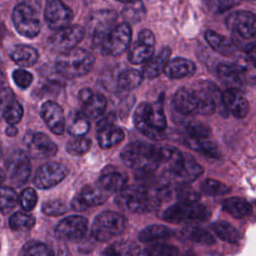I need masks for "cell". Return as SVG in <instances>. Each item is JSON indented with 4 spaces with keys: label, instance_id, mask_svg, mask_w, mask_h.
I'll list each match as a JSON object with an SVG mask.
<instances>
[{
    "label": "cell",
    "instance_id": "cell-17",
    "mask_svg": "<svg viewBox=\"0 0 256 256\" xmlns=\"http://www.w3.org/2000/svg\"><path fill=\"white\" fill-rule=\"evenodd\" d=\"M108 192L98 184L96 186H85L71 202V206L76 211L86 210L91 206H98L105 203L108 199Z\"/></svg>",
    "mask_w": 256,
    "mask_h": 256
},
{
    "label": "cell",
    "instance_id": "cell-39",
    "mask_svg": "<svg viewBox=\"0 0 256 256\" xmlns=\"http://www.w3.org/2000/svg\"><path fill=\"white\" fill-rule=\"evenodd\" d=\"M35 225V218L24 212H16L9 219V226L13 231H28Z\"/></svg>",
    "mask_w": 256,
    "mask_h": 256
},
{
    "label": "cell",
    "instance_id": "cell-33",
    "mask_svg": "<svg viewBox=\"0 0 256 256\" xmlns=\"http://www.w3.org/2000/svg\"><path fill=\"white\" fill-rule=\"evenodd\" d=\"M223 209L235 218H243L251 213V204L240 197H229L222 203Z\"/></svg>",
    "mask_w": 256,
    "mask_h": 256
},
{
    "label": "cell",
    "instance_id": "cell-12",
    "mask_svg": "<svg viewBox=\"0 0 256 256\" xmlns=\"http://www.w3.org/2000/svg\"><path fill=\"white\" fill-rule=\"evenodd\" d=\"M229 30L243 39L256 38V15L250 11H233L226 17Z\"/></svg>",
    "mask_w": 256,
    "mask_h": 256
},
{
    "label": "cell",
    "instance_id": "cell-27",
    "mask_svg": "<svg viewBox=\"0 0 256 256\" xmlns=\"http://www.w3.org/2000/svg\"><path fill=\"white\" fill-rule=\"evenodd\" d=\"M205 39L207 43L213 48L214 51L224 56H232L236 52V46L227 37L212 31L207 30L205 32Z\"/></svg>",
    "mask_w": 256,
    "mask_h": 256
},
{
    "label": "cell",
    "instance_id": "cell-13",
    "mask_svg": "<svg viewBox=\"0 0 256 256\" xmlns=\"http://www.w3.org/2000/svg\"><path fill=\"white\" fill-rule=\"evenodd\" d=\"M73 17V11L62 0H47L44 18L51 29L58 30L70 25Z\"/></svg>",
    "mask_w": 256,
    "mask_h": 256
},
{
    "label": "cell",
    "instance_id": "cell-2",
    "mask_svg": "<svg viewBox=\"0 0 256 256\" xmlns=\"http://www.w3.org/2000/svg\"><path fill=\"white\" fill-rule=\"evenodd\" d=\"M115 16H108L100 21L93 34V41L103 53L109 55H119L123 53L131 42V28L128 23L112 26Z\"/></svg>",
    "mask_w": 256,
    "mask_h": 256
},
{
    "label": "cell",
    "instance_id": "cell-58",
    "mask_svg": "<svg viewBox=\"0 0 256 256\" xmlns=\"http://www.w3.org/2000/svg\"><path fill=\"white\" fill-rule=\"evenodd\" d=\"M3 180H4V172H3V170L0 168V183H1Z\"/></svg>",
    "mask_w": 256,
    "mask_h": 256
},
{
    "label": "cell",
    "instance_id": "cell-50",
    "mask_svg": "<svg viewBox=\"0 0 256 256\" xmlns=\"http://www.w3.org/2000/svg\"><path fill=\"white\" fill-rule=\"evenodd\" d=\"M37 200V193L33 188H25L19 196V203L25 211H31L35 207Z\"/></svg>",
    "mask_w": 256,
    "mask_h": 256
},
{
    "label": "cell",
    "instance_id": "cell-45",
    "mask_svg": "<svg viewBox=\"0 0 256 256\" xmlns=\"http://www.w3.org/2000/svg\"><path fill=\"white\" fill-rule=\"evenodd\" d=\"M186 237L191 241L205 245H213L215 243L214 237L207 230L200 227L189 228L186 231Z\"/></svg>",
    "mask_w": 256,
    "mask_h": 256
},
{
    "label": "cell",
    "instance_id": "cell-42",
    "mask_svg": "<svg viewBox=\"0 0 256 256\" xmlns=\"http://www.w3.org/2000/svg\"><path fill=\"white\" fill-rule=\"evenodd\" d=\"M185 131L188 136L199 139H206L211 135L210 126L202 121L197 120L188 122L185 125Z\"/></svg>",
    "mask_w": 256,
    "mask_h": 256
},
{
    "label": "cell",
    "instance_id": "cell-23",
    "mask_svg": "<svg viewBox=\"0 0 256 256\" xmlns=\"http://www.w3.org/2000/svg\"><path fill=\"white\" fill-rule=\"evenodd\" d=\"M127 176L125 173L116 169L107 168L98 179V185L108 193L122 191L127 184Z\"/></svg>",
    "mask_w": 256,
    "mask_h": 256
},
{
    "label": "cell",
    "instance_id": "cell-54",
    "mask_svg": "<svg viewBox=\"0 0 256 256\" xmlns=\"http://www.w3.org/2000/svg\"><path fill=\"white\" fill-rule=\"evenodd\" d=\"M247 57L250 58L256 64V41L249 43L245 48Z\"/></svg>",
    "mask_w": 256,
    "mask_h": 256
},
{
    "label": "cell",
    "instance_id": "cell-32",
    "mask_svg": "<svg viewBox=\"0 0 256 256\" xmlns=\"http://www.w3.org/2000/svg\"><path fill=\"white\" fill-rule=\"evenodd\" d=\"M172 231L165 225L161 224H152L139 232L138 238L143 243H149L159 240H166L170 238Z\"/></svg>",
    "mask_w": 256,
    "mask_h": 256
},
{
    "label": "cell",
    "instance_id": "cell-31",
    "mask_svg": "<svg viewBox=\"0 0 256 256\" xmlns=\"http://www.w3.org/2000/svg\"><path fill=\"white\" fill-rule=\"evenodd\" d=\"M141 249L138 244L128 240H120L109 245L102 256H140Z\"/></svg>",
    "mask_w": 256,
    "mask_h": 256
},
{
    "label": "cell",
    "instance_id": "cell-52",
    "mask_svg": "<svg viewBox=\"0 0 256 256\" xmlns=\"http://www.w3.org/2000/svg\"><path fill=\"white\" fill-rule=\"evenodd\" d=\"M13 100H15V96L10 88H3L0 90V118L3 117V112L6 106Z\"/></svg>",
    "mask_w": 256,
    "mask_h": 256
},
{
    "label": "cell",
    "instance_id": "cell-9",
    "mask_svg": "<svg viewBox=\"0 0 256 256\" xmlns=\"http://www.w3.org/2000/svg\"><path fill=\"white\" fill-rule=\"evenodd\" d=\"M169 175L185 183L196 180L203 173V168L190 157L184 156L180 151L168 162Z\"/></svg>",
    "mask_w": 256,
    "mask_h": 256
},
{
    "label": "cell",
    "instance_id": "cell-53",
    "mask_svg": "<svg viewBox=\"0 0 256 256\" xmlns=\"http://www.w3.org/2000/svg\"><path fill=\"white\" fill-rule=\"evenodd\" d=\"M116 121V115L114 112H110L108 113L106 116L102 117L98 123H97V129H100V128H103L105 126H108V125H112L114 124Z\"/></svg>",
    "mask_w": 256,
    "mask_h": 256
},
{
    "label": "cell",
    "instance_id": "cell-15",
    "mask_svg": "<svg viewBox=\"0 0 256 256\" xmlns=\"http://www.w3.org/2000/svg\"><path fill=\"white\" fill-rule=\"evenodd\" d=\"M155 38L149 29H143L138 35L137 41L129 50L128 59L132 64L146 63L153 57Z\"/></svg>",
    "mask_w": 256,
    "mask_h": 256
},
{
    "label": "cell",
    "instance_id": "cell-59",
    "mask_svg": "<svg viewBox=\"0 0 256 256\" xmlns=\"http://www.w3.org/2000/svg\"><path fill=\"white\" fill-rule=\"evenodd\" d=\"M118 1H120V2H124V3H127V2H129V1H131V0H118Z\"/></svg>",
    "mask_w": 256,
    "mask_h": 256
},
{
    "label": "cell",
    "instance_id": "cell-6",
    "mask_svg": "<svg viewBox=\"0 0 256 256\" xmlns=\"http://www.w3.org/2000/svg\"><path fill=\"white\" fill-rule=\"evenodd\" d=\"M210 216L208 209L197 201H180L164 210L162 218L171 223L204 221Z\"/></svg>",
    "mask_w": 256,
    "mask_h": 256
},
{
    "label": "cell",
    "instance_id": "cell-11",
    "mask_svg": "<svg viewBox=\"0 0 256 256\" xmlns=\"http://www.w3.org/2000/svg\"><path fill=\"white\" fill-rule=\"evenodd\" d=\"M88 230V221L79 215H71L61 220L55 227L54 233L58 239L64 241H80Z\"/></svg>",
    "mask_w": 256,
    "mask_h": 256
},
{
    "label": "cell",
    "instance_id": "cell-22",
    "mask_svg": "<svg viewBox=\"0 0 256 256\" xmlns=\"http://www.w3.org/2000/svg\"><path fill=\"white\" fill-rule=\"evenodd\" d=\"M25 143L28 150L36 156L51 157L57 153V145L46 134L41 132L27 134Z\"/></svg>",
    "mask_w": 256,
    "mask_h": 256
},
{
    "label": "cell",
    "instance_id": "cell-46",
    "mask_svg": "<svg viewBox=\"0 0 256 256\" xmlns=\"http://www.w3.org/2000/svg\"><path fill=\"white\" fill-rule=\"evenodd\" d=\"M22 256H53L49 247L38 241H31L25 244L22 249Z\"/></svg>",
    "mask_w": 256,
    "mask_h": 256
},
{
    "label": "cell",
    "instance_id": "cell-60",
    "mask_svg": "<svg viewBox=\"0 0 256 256\" xmlns=\"http://www.w3.org/2000/svg\"><path fill=\"white\" fill-rule=\"evenodd\" d=\"M1 156H2V151H1V147H0V159H1Z\"/></svg>",
    "mask_w": 256,
    "mask_h": 256
},
{
    "label": "cell",
    "instance_id": "cell-18",
    "mask_svg": "<svg viewBox=\"0 0 256 256\" xmlns=\"http://www.w3.org/2000/svg\"><path fill=\"white\" fill-rule=\"evenodd\" d=\"M222 101L227 111L236 118H244L249 112V103L241 90L229 87L222 93Z\"/></svg>",
    "mask_w": 256,
    "mask_h": 256
},
{
    "label": "cell",
    "instance_id": "cell-41",
    "mask_svg": "<svg viewBox=\"0 0 256 256\" xmlns=\"http://www.w3.org/2000/svg\"><path fill=\"white\" fill-rule=\"evenodd\" d=\"M201 191L209 196H219L225 195L231 191L230 187L226 184L215 180V179H205L201 184Z\"/></svg>",
    "mask_w": 256,
    "mask_h": 256
},
{
    "label": "cell",
    "instance_id": "cell-26",
    "mask_svg": "<svg viewBox=\"0 0 256 256\" xmlns=\"http://www.w3.org/2000/svg\"><path fill=\"white\" fill-rule=\"evenodd\" d=\"M240 85H256V64L248 57H240L234 63Z\"/></svg>",
    "mask_w": 256,
    "mask_h": 256
},
{
    "label": "cell",
    "instance_id": "cell-30",
    "mask_svg": "<svg viewBox=\"0 0 256 256\" xmlns=\"http://www.w3.org/2000/svg\"><path fill=\"white\" fill-rule=\"evenodd\" d=\"M90 128L89 118L83 111H72L67 118V130L74 137L84 136Z\"/></svg>",
    "mask_w": 256,
    "mask_h": 256
},
{
    "label": "cell",
    "instance_id": "cell-25",
    "mask_svg": "<svg viewBox=\"0 0 256 256\" xmlns=\"http://www.w3.org/2000/svg\"><path fill=\"white\" fill-rule=\"evenodd\" d=\"M195 70L196 66L191 60L177 57L168 61L164 73L171 79H180L192 75Z\"/></svg>",
    "mask_w": 256,
    "mask_h": 256
},
{
    "label": "cell",
    "instance_id": "cell-47",
    "mask_svg": "<svg viewBox=\"0 0 256 256\" xmlns=\"http://www.w3.org/2000/svg\"><path fill=\"white\" fill-rule=\"evenodd\" d=\"M178 248L170 244H155L145 249V256H177Z\"/></svg>",
    "mask_w": 256,
    "mask_h": 256
},
{
    "label": "cell",
    "instance_id": "cell-20",
    "mask_svg": "<svg viewBox=\"0 0 256 256\" xmlns=\"http://www.w3.org/2000/svg\"><path fill=\"white\" fill-rule=\"evenodd\" d=\"M172 105L174 109L183 115L198 113V97L194 87H181L173 96Z\"/></svg>",
    "mask_w": 256,
    "mask_h": 256
},
{
    "label": "cell",
    "instance_id": "cell-43",
    "mask_svg": "<svg viewBox=\"0 0 256 256\" xmlns=\"http://www.w3.org/2000/svg\"><path fill=\"white\" fill-rule=\"evenodd\" d=\"M92 142L89 138L80 136V137H75V139L69 141L66 144V151L74 156H79L82 155L86 152L89 151L91 148Z\"/></svg>",
    "mask_w": 256,
    "mask_h": 256
},
{
    "label": "cell",
    "instance_id": "cell-1",
    "mask_svg": "<svg viewBox=\"0 0 256 256\" xmlns=\"http://www.w3.org/2000/svg\"><path fill=\"white\" fill-rule=\"evenodd\" d=\"M177 149L168 146H156L135 141L129 143L121 151V161L134 169L137 174L144 176L155 171L162 163H168Z\"/></svg>",
    "mask_w": 256,
    "mask_h": 256
},
{
    "label": "cell",
    "instance_id": "cell-5",
    "mask_svg": "<svg viewBox=\"0 0 256 256\" xmlns=\"http://www.w3.org/2000/svg\"><path fill=\"white\" fill-rule=\"evenodd\" d=\"M161 200L162 197L158 189L151 192L143 186L125 187L118 197V202L134 213L154 210L160 205Z\"/></svg>",
    "mask_w": 256,
    "mask_h": 256
},
{
    "label": "cell",
    "instance_id": "cell-35",
    "mask_svg": "<svg viewBox=\"0 0 256 256\" xmlns=\"http://www.w3.org/2000/svg\"><path fill=\"white\" fill-rule=\"evenodd\" d=\"M214 233L223 241L228 243H238L241 239L239 231L230 223L225 221H218L211 225Z\"/></svg>",
    "mask_w": 256,
    "mask_h": 256
},
{
    "label": "cell",
    "instance_id": "cell-49",
    "mask_svg": "<svg viewBox=\"0 0 256 256\" xmlns=\"http://www.w3.org/2000/svg\"><path fill=\"white\" fill-rule=\"evenodd\" d=\"M206 6L215 13H223L235 6H237L241 0H203Z\"/></svg>",
    "mask_w": 256,
    "mask_h": 256
},
{
    "label": "cell",
    "instance_id": "cell-36",
    "mask_svg": "<svg viewBox=\"0 0 256 256\" xmlns=\"http://www.w3.org/2000/svg\"><path fill=\"white\" fill-rule=\"evenodd\" d=\"M122 16L126 23H138L145 16V7L141 0H131L125 3L122 10Z\"/></svg>",
    "mask_w": 256,
    "mask_h": 256
},
{
    "label": "cell",
    "instance_id": "cell-14",
    "mask_svg": "<svg viewBox=\"0 0 256 256\" xmlns=\"http://www.w3.org/2000/svg\"><path fill=\"white\" fill-rule=\"evenodd\" d=\"M68 174L67 168L56 162L43 164L36 171L34 184L40 189H49L59 184Z\"/></svg>",
    "mask_w": 256,
    "mask_h": 256
},
{
    "label": "cell",
    "instance_id": "cell-40",
    "mask_svg": "<svg viewBox=\"0 0 256 256\" xmlns=\"http://www.w3.org/2000/svg\"><path fill=\"white\" fill-rule=\"evenodd\" d=\"M217 75L220 80L229 87L237 88V86H241L233 64H220L217 67Z\"/></svg>",
    "mask_w": 256,
    "mask_h": 256
},
{
    "label": "cell",
    "instance_id": "cell-55",
    "mask_svg": "<svg viewBox=\"0 0 256 256\" xmlns=\"http://www.w3.org/2000/svg\"><path fill=\"white\" fill-rule=\"evenodd\" d=\"M17 132H18V130L14 125H9L6 128V135L9 137H14L17 134Z\"/></svg>",
    "mask_w": 256,
    "mask_h": 256
},
{
    "label": "cell",
    "instance_id": "cell-10",
    "mask_svg": "<svg viewBox=\"0 0 256 256\" xmlns=\"http://www.w3.org/2000/svg\"><path fill=\"white\" fill-rule=\"evenodd\" d=\"M84 28L80 25H68L55 32L49 37L48 44L54 51L63 53L76 46L84 37Z\"/></svg>",
    "mask_w": 256,
    "mask_h": 256
},
{
    "label": "cell",
    "instance_id": "cell-34",
    "mask_svg": "<svg viewBox=\"0 0 256 256\" xmlns=\"http://www.w3.org/2000/svg\"><path fill=\"white\" fill-rule=\"evenodd\" d=\"M185 144L191 149L209 157L218 158L221 155L218 146L214 142L208 140V138L199 139L188 136L187 138H185Z\"/></svg>",
    "mask_w": 256,
    "mask_h": 256
},
{
    "label": "cell",
    "instance_id": "cell-29",
    "mask_svg": "<svg viewBox=\"0 0 256 256\" xmlns=\"http://www.w3.org/2000/svg\"><path fill=\"white\" fill-rule=\"evenodd\" d=\"M38 52L29 45H17L10 53L11 59L21 67H29L38 60Z\"/></svg>",
    "mask_w": 256,
    "mask_h": 256
},
{
    "label": "cell",
    "instance_id": "cell-56",
    "mask_svg": "<svg viewBox=\"0 0 256 256\" xmlns=\"http://www.w3.org/2000/svg\"><path fill=\"white\" fill-rule=\"evenodd\" d=\"M181 256H196V255H195V253L192 252V251H187V252H185L184 254H182Z\"/></svg>",
    "mask_w": 256,
    "mask_h": 256
},
{
    "label": "cell",
    "instance_id": "cell-24",
    "mask_svg": "<svg viewBox=\"0 0 256 256\" xmlns=\"http://www.w3.org/2000/svg\"><path fill=\"white\" fill-rule=\"evenodd\" d=\"M171 50L169 47L163 48L156 56L150 58L144 65L143 76L148 79H154L164 72L165 67L169 61Z\"/></svg>",
    "mask_w": 256,
    "mask_h": 256
},
{
    "label": "cell",
    "instance_id": "cell-16",
    "mask_svg": "<svg viewBox=\"0 0 256 256\" xmlns=\"http://www.w3.org/2000/svg\"><path fill=\"white\" fill-rule=\"evenodd\" d=\"M6 170L15 184L22 185L26 183L31 173V164L27 154L21 150L15 151L7 161Z\"/></svg>",
    "mask_w": 256,
    "mask_h": 256
},
{
    "label": "cell",
    "instance_id": "cell-4",
    "mask_svg": "<svg viewBox=\"0 0 256 256\" xmlns=\"http://www.w3.org/2000/svg\"><path fill=\"white\" fill-rule=\"evenodd\" d=\"M94 61V56L89 51L74 48L59 54L56 59V69L63 77L77 78L89 73Z\"/></svg>",
    "mask_w": 256,
    "mask_h": 256
},
{
    "label": "cell",
    "instance_id": "cell-28",
    "mask_svg": "<svg viewBox=\"0 0 256 256\" xmlns=\"http://www.w3.org/2000/svg\"><path fill=\"white\" fill-rule=\"evenodd\" d=\"M124 137V131L114 124L97 129V139L102 148H111L120 143Z\"/></svg>",
    "mask_w": 256,
    "mask_h": 256
},
{
    "label": "cell",
    "instance_id": "cell-38",
    "mask_svg": "<svg viewBox=\"0 0 256 256\" xmlns=\"http://www.w3.org/2000/svg\"><path fill=\"white\" fill-rule=\"evenodd\" d=\"M19 202L16 191L8 186L0 185V212L7 214L12 211Z\"/></svg>",
    "mask_w": 256,
    "mask_h": 256
},
{
    "label": "cell",
    "instance_id": "cell-7",
    "mask_svg": "<svg viewBox=\"0 0 256 256\" xmlns=\"http://www.w3.org/2000/svg\"><path fill=\"white\" fill-rule=\"evenodd\" d=\"M126 227V218L120 213L104 211L97 215L93 221L91 234L100 242H107L111 238L120 235Z\"/></svg>",
    "mask_w": 256,
    "mask_h": 256
},
{
    "label": "cell",
    "instance_id": "cell-19",
    "mask_svg": "<svg viewBox=\"0 0 256 256\" xmlns=\"http://www.w3.org/2000/svg\"><path fill=\"white\" fill-rule=\"evenodd\" d=\"M79 101L82 111L88 118H97L105 111L107 101L100 93H94L89 88H84L79 92Z\"/></svg>",
    "mask_w": 256,
    "mask_h": 256
},
{
    "label": "cell",
    "instance_id": "cell-8",
    "mask_svg": "<svg viewBox=\"0 0 256 256\" xmlns=\"http://www.w3.org/2000/svg\"><path fill=\"white\" fill-rule=\"evenodd\" d=\"M12 21L17 32L27 38L36 37L41 30V23L37 18L35 5L28 1L20 3L14 8Z\"/></svg>",
    "mask_w": 256,
    "mask_h": 256
},
{
    "label": "cell",
    "instance_id": "cell-44",
    "mask_svg": "<svg viewBox=\"0 0 256 256\" xmlns=\"http://www.w3.org/2000/svg\"><path fill=\"white\" fill-rule=\"evenodd\" d=\"M23 116V107L22 105L15 99L12 102H10L4 112H3V118L9 125H15L22 119Z\"/></svg>",
    "mask_w": 256,
    "mask_h": 256
},
{
    "label": "cell",
    "instance_id": "cell-48",
    "mask_svg": "<svg viewBox=\"0 0 256 256\" xmlns=\"http://www.w3.org/2000/svg\"><path fill=\"white\" fill-rule=\"evenodd\" d=\"M67 205L61 200H49L42 205V212L49 216H59L67 212Z\"/></svg>",
    "mask_w": 256,
    "mask_h": 256
},
{
    "label": "cell",
    "instance_id": "cell-51",
    "mask_svg": "<svg viewBox=\"0 0 256 256\" xmlns=\"http://www.w3.org/2000/svg\"><path fill=\"white\" fill-rule=\"evenodd\" d=\"M12 77L15 84L22 89L28 88L33 81V75L24 69H16Z\"/></svg>",
    "mask_w": 256,
    "mask_h": 256
},
{
    "label": "cell",
    "instance_id": "cell-21",
    "mask_svg": "<svg viewBox=\"0 0 256 256\" xmlns=\"http://www.w3.org/2000/svg\"><path fill=\"white\" fill-rule=\"evenodd\" d=\"M41 116L47 127L57 135L65 130V117L63 109L59 104L53 101H46L41 107Z\"/></svg>",
    "mask_w": 256,
    "mask_h": 256
},
{
    "label": "cell",
    "instance_id": "cell-37",
    "mask_svg": "<svg viewBox=\"0 0 256 256\" xmlns=\"http://www.w3.org/2000/svg\"><path fill=\"white\" fill-rule=\"evenodd\" d=\"M143 77V74L136 69H126L120 73L118 85L123 90H133L142 83Z\"/></svg>",
    "mask_w": 256,
    "mask_h": 256
},
{
    "label": "cell",
    "instance_id": "cell-57",
    "mask_svg": "<svg viewBox=\"0 0 256 256\" xmlns=\"http://www.w3.org/2000/svg\"><path fill=\"white\" fill-rule=\"evenodd\" d=\"M3 83H4V75H3L2 71L0 70V88H1V86L3 85Z\"/></svg>",
    "mask_w": 256,
    "mask_h": 256
},
{
    "label": "cell",
    "instance_id": "cell-3",
    "mask_svg": "<svg viewBox=\"0 0 256 256\" xmlns=\"http://www.w3.org/2000/svg\"><path fill=\"white\" fill-rule=\"evenodd\" d=\"M133 120L135 127L146 137L155 140L162 139L167 126L162 99L152 104L146 102L139 104L134 112Z\"/></svg>",
    "mask_w": 256,
    "mask_h": 256
}]
</instances>
